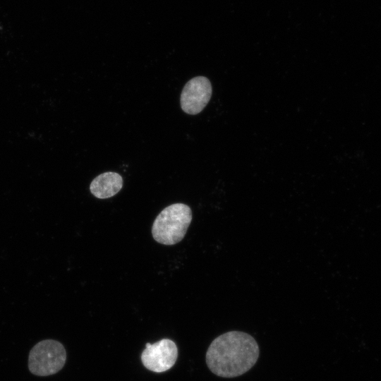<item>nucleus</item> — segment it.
I'll return each instance as SVG.
<instances>
[{"instance_id": "nucleus-4", "label": "nucleus", "mask_w": 381, "mask_h": 381, "mask_svg": "<svg viewBox=\"0 0 381 381\" xmlns=\"http://www.w3.org/2000/svg\"><path fill=\"white\" fill-rule=\"evenodd\" d=\"M178 349L171 339H163L155 344H146L141 354V361L149 370L155 373L165 372L175 364Z\"/></svg>"}, {"instance_id": "nucleus-5", "label": "nucleus", "mask_w": 381, "mask_h": 381, "mask_svg": "<svg viewBox=\"0 0 381 381\" xmlns=\"http://www.w3.org/2000/svg\"><path fill=\"white\" fill-rule=\"evenodd\" d=\"M212 95V85L204 76H196L186 83L180 97L181 107L186 114L200 113L207 104Z\"/></svg>"}, {"instance_id": "nucleus-2", "label": "nucleus", "mask_w": 381, "mask_h": 381, "mask_svg": "<svg viewBox=\"0 0 381 381\" xmlns=\"http://www.w3.org/2000/svg\"><path fill=\"white\" fill-rule=\"evenodd\" d=\"M192 221V211L183 203H174L165 207L155 218L152 226L153 238L167 246L180 242Z\"/></svg>"}, {"instance_id": "nucleus-6", "label": "nucleus", "mask_w": 381, "mask_h": 381, "mask_svg": "<svg viewBox=\"0 0 381 381\" xmlns=\"http://www.w3.org/2000/svg\"><path fill=\"white\" fill-rule=\"evenodd\" d=\"M123 186V178L116 172H104L96 176L90 185L91 193L99 199L111 198Z\"/></svg>"}, {"instance_id": "nucleus-3", "label": "nucleus", "mask_w": 381, "mask_h": 381, "mask_svg": "<svg viewBox=\"0 0 381 381\" xmlns=\"http://www.w3.org/2000/svg\"><path fill=\"white\" fill-rule=\"evenodd\" d=\"M66 358V351L60 341L54 339L42 340L30 351L28 369L37 376L52 375L64 368Z\"/></svg>"}, {"instance_id": "nucleus-1", "label": "nucleus", "mask_w": 381, "mask_h": 381, "mask_svg": "<svg viewBox=\"0 0 381 381\" xmlns=\"http://www.w3.org/2000/svg\"><path fill=\"white\" fill-rule=\"evenodd\" d=\"M258 344L250 334L229 331L216 337L209 346L205 361L214 375L226 378L242 375L256 363Z\"/></svg>"}]
</instances>
